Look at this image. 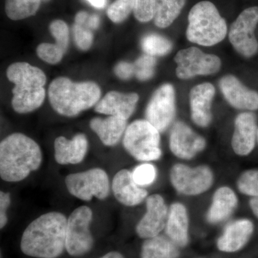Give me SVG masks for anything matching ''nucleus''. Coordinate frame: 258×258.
<instances>
[{
  "instance_id": "obj_1",
  "label": "nucleus",
  "mask_w": 258,
  "mask_h": 258,
  "mask_svg": "<svg viewBox=\"0 0 258 258\" xmlns=\"http://www.w3.org/2000/svg\"><path fill=\"white\" fill-rule=\"evenodd\" d=\"M68 218L58 212L43 214L26 227L20 249L25 255L35 258H57L66 249Z\"/></svg>"
},
{
  "instance_id": "obj_2",
  "label": "nucleus",
  "mask_w": 258,
  "mask_h": 258,
  "mask_svg": "<svg viewBox=\"0 0 258 258\" xmlns=\"http://www.w3.org/2000/svg\"><path fill=\"white\" fill-rule=\"evenodd\" d=\"M42 162L40 146L25 134H10L0 144V176L7 182L23 181Z\"/></svg>"
},
{
  "instance_id": "obj_3",
  "label": "nucleus",
  "mask_w": 258,
  "mask_h": 258,
  "mask_svg": "<svg viewBox=\"0 0 258 258\" xmlns=\"http://www.w3.org/2000/svg\"><path fill=\"white\" fill-rule=\"evenodd\" d=\"M7 76L15 86L12 105L17 113H30L42 106L46 83L43 71L28 62H15L8 67Z\"/></svg>"
},
{
  "instance_id": "obj_4",
  "label": "nucleus",
  "mask_w": 258,
  "mask_h": 258,
  "mask_svg": "<svg viewBox=\"0 0 258 258\" xmlns=\"http://www.w3.org/2000/svg\"><path fill=\"white\" fill-rule=\"evenodd\" d=\"M101 89L94 82L74 83L67 78H57L48 89L51 106L60 115L74 117L98 103Z\"/></svg>"
},
{
  "instance_id": "obj_5",
  "label": "nucleus",
  "mask_w": 258,
  "mask_h": 258,
  "mask_svg": "<svg viewBox=\"0 0 258 258\" xmlns=\"http://www.w3.org/2000/svg\"><path fill=\"white\" fill-rule=\"evenodd\" d=\"M186 35L189 41L203 46H213L227 35L225 20L213 3L203 1L190 10Z\"/></svg>"
},
{
  "instance_id": "obj_6",
  "label": "nucleus",
  "mask_w": 258,
  "mask_h": 258,
  "mask_svg": "<svg viewBox=\"0 0 258 258\" xmlns=\"http://www.w3.org/2000/svg\"><path fill=\"white\" fill-rule=\"evenodd\" d=\"M160 132L147 120H137L127 126L123 146L134 159L152 162L162 157Z\"/></svg>"
},
{
  "instance_id": "obj_7",
  "label": "nucleus",
  "mask_w": 258,
  "mask_h": 258,
  "mask_svg": "<svg viewBox=\"0 0 258 258\" xmlns=\"http://www.w3.org/2000/svg\"><path fill=\"white\" fill-rule=\"evenodd\" d=\"M169 181L176 192L183 196L197 197L211 189L215 174L206 164L191 166L176 163L169 171Z\"/></svg>"
},
{
  "instance_id": "obj_8",
  "label": "nucleus",
  "mask_w": 258,
  "mask_h": 258,
  "mask_svg": "<svg viewBox=\"0 0 258 258\" xmlns=\"http://www.w3.org/2000/svg\"><path fill=\"white\" fill-rule=\"evenodd\" d=\"M93 217L91 208L81 206L68 217L66 249L70 255L81 257L93 248L94 239L91 231Z\"/></svg>"
},
{
  "instance_id": "obj_9",
  "label": "nucleus",
  "mask_w": 258,
  "mask_h": 258,
  "mask_svg": "<svg viewBox=\"0 0 258 258\" xmlns=\"http://www.w3.org/2000/svg\"><path fill=\"white\" fill-rule=\"evenodd\" d=\"M68 191L74 198L90 202L93 198L103 200L110 193V180L106 171L93 168L70 174L64 179Z\"/></svg>"
},
{
  "instance_id": "obj_10",
  "label": "nucleus",
  "mask_w": 258,
  "mask_h": 258,
  "mask_svg": "<svg viewBox=\"0 0 258 258\" xmlns=\"http://www.w3.org/2000/svg\"><path fill=\"white\" fill-rule=\"evenodd\" d=\"M174 60L177 64L176 76L180 79L216 74L222 64L221 60L217 55L205 53L195 47L179 51Z\"/></svg>"
},
{
  "instance_id": "obj_11",
  "label": "nucleus",
  "mask_w": 258,
  "mask_h": 258,
  "mask_svg": "<svg viewBox=\"0 0 258 258\" xmlns=\"http://www.w3.org/2000/svg\"><path fill=\"white\" fill-rule=\"evenodd\" d=\"M258 24V7L243 10L231 25L229 39L240 55L252 57L258 51V42L254 30Z\"/></svg>"
},
{
  "instance_id": "obj_12",
  "label": "nucleus",
  "mask_w": 258,
  "mask_h": 258,
  "mask_svg": "<svg viewBox=\"0 0 258 258\" xmlns=\"http://www.w3.org/2000/svg\"><path fill=\"white\" fill-rule=\"evenodd\" d=\"M176 114L175 92L172 85H162L151 98L146 109V120L159 131L165 132Z\"/></svg>"
},
{
  "instance_id": "obj_13",
  "label": "nucleus",
  "mask_w": 258,
  "mask_h": 258,
  "mask_svg": "<svg viewBox=\"0 0 258 258\" xmlns=\"http://www.w3.org/2000/svg\"><path fill=\"white\" fill-rule=\"evenodd\" d=\"M205 139L182 121L171 127L169 147L173 155L181 160H191L206 148Z\"/></svg>"
},
{
  "instance_id": "obj_14",
  "label": "nucleus",
  "mask_w": 258,
  "mask_h": 258,
  "mask_svg": "<svg viewBox=\"0 0 258 258\" xmlns=\"http://www.w3.org/2000/svg\"><path fill=\"white\" fill-rule=\"evenodd\" d=\"M145 203L146 212L136 226V232L146 240L160 235L165 230L169 207L159 194L149 195Z\"/></svg>"
},
{
  "instance_id": "obj_15",
  "label": "nucleus",
  "mask_w": 258,
  "mask_h": 258,
  "mask_svg": "<svg viewBox=\"0 0 258 258\" xmlns=\"http://www.w3.org/2000/svg\"><path fill=\"white\" fill-rule=\"evenodd\" d=\"M257 125L255 115L252 112H243L237 115L231 146L235 154L246 157L252 153L257 138Z\"/></svg>"
},
{
  "instance_id": "obj_16",
  "label": "nucleus",
  "mask_w": 258,
  "mask_h": 258,
  "mask_svg": "<svg viewBox=\"0 0 258 258\" xmlns=\"http://www.w3.org/2000/svg\"><path fill=\"white\" fill-rule=\"evenodd\" d=\"M112 191L118 203L130 208L140 205L149 196L147 190L134 181L132 171L126 169H120L113 176Z\"/></svg>"
},
{
  "instance_id": "obj_17",
  "label": "nucleus",
  "mask_w": 258,
  "mask_h": 258,
  "mask_svg": "<svg viewBox=\"0 0 258 258\" xmlns=\"http://www.w3.org/2000/svg\"><path fill=\"white\" fill-rule=\"evenodd\" d=\"M254 232L253 222L247 218L237 219L226 225L217 241V247L223 252H237L249 242Z\"/></svg>"
},
{
  "instance_id": "obj_18",
  "label": "nucleus",
  "mask_w": 258,
  "mask_h": 258,
  "mask_svg": "<svg viewBox=\"0 0 258 258\" xmlns=\"http://www.w3.org/2000/svg\"><path fill=\"white\" fill-rule=\"evenodd\" d=\"M220 88L225 99L234 108L248 111L258 109V93L245 87L235 76H224L220 80Z\"/></svg>"
},
{
  "instance_id": "obj_19",
  "label": "nucleus",
  "mask_w": 258,
  "mask_h": 258,
  "mask_svg": "<svg viewBox=\"0 0 258 258\" xmlns=\"http://www.w3.org/2000/svg\"><path fill=\"white\" fill-rule=\"evenodd\" d=\"M239 199L235 190L228 186H221L212 195V201L205 218L210 225H218L226 221L237 210Z\"/></svg>"
},
{
  "instance_id": "obj_20",
  "label": "nucleus",
  "mask_w": 258,
  "mask_h": 258,
  "mask_svg": "<svg viewBox=\"0 0 258 258\" xmlns=\"http://www.w3.org/2000/svg\"><path fill=\"white\" fill-rule=\"evenodd\" d=\"M215 94V87L210 83H202L191 88L189 93L191 118L198 126L206 128L211 123V105Z\"/></svg>"
},
{
  "instance_id": "obj_21",
  "label": "nucleus",
  "mask_w": 258,
  "mask_h": 258,
  "mask_svg": "<svg viewBox=\"0 0 258 258\" xmlns=\"http://www.w3.org/2000/svg\"><path fill=\"white\" fill-rule=\"evenodd\" d=\"M166 235L179 247H185L189 240V215L184 204L175 202L169 207Z\"/></svg>"
},
{
  "instance_id": "obj_22",
  "label": "nucleus",
  "mask_w": 258,
  "mask_h": 258,
  "mask_svg": "<svg viewBox=\"0 0 258 258\" xmlns=\"http://www.w3.org/2000/svg\"><path fill=\"white\" fill-rule=\"evenodd\" d=\"M55 159L61 165L78 164L82 162L87 154L88 141L85 134H78L71 139L59 137L54 142Z\"/></svg>"
},
{
  "instance_id": "obj_23",
  "label": "nucleus",
  "mask_w": 258,
  "mask_h": 258,
  "mask_svg": "<svg viewBox=\"0 0 258 258\" xmlns=\"http://www.w3.org/2000/svg\"><path fill=\"white\" fill-rule=\"evenodd\" d=\"M139 99L137 93L111 91L97 103L95 111L103 114L118 115L128 120L135 111Z\"/></svg>"
},
{
  "instance_id": "obj_24",
  "label": "nucleus",
  "mask_w": 258,
  "mask_h": 258,
  "mask_svg": "<svg viewBox=\"0 0 258 258\" xmlns=\"http://www.w3.org/2000/svg\"><path fill=\"white\" fill-rule=\"evenodd\" d=\"M127 120L118 115L107 118H94L90 122V127L107 147H113L119 142L127 128Z\"/></svg>"
},
{
  "instance_id": "obj_25",
  "label": "nucleus",
  "mask_w": 258,
  "mask_h": 258,
  "mask_svg": "<svg viewBox=\"0 0 258 258\" xmlns=\"http://www.w3.org/2000/svg\"><path fill=\"white\" fill-rule=\"evenodd\" d=\"M179 247L166 236L146 239L141 249V258H179Z\"/></svg>"
},
{
  "instance_id": "obj_26",
  "label": "nucleus",
  "mask_w": 258,
  "mask_h": 258,
  "mask_svg": "<svg viewBox=\"0 0 258 258\" xmlns=\"http://www.w3.org/2000/svg\"><path fill=\"white\" fill-rule=\"evenodd\" d=\"M185 3L186 0H159L154 18L155 25L160 28L170 26L179 16Z\"/></svg>"
},
{
  "instance_id": "obj_27",
  "label": "nucleus",
  "mask_w": 258,
  "mask_h": 258,
  "mask_svg": "<svg viewBox=\"0 0 258 258\" xmlns=\"http://www.w3.org/2000/svg\"><path fill=\"white\" fill-rule=\"evenodd\" d=\"M41 0H6L5 13L13 20H23L36 14Z\"/></svg>"
},
{
  "instance_id": "obj_28",
  "label": "nucleus",
  "mask_w": 258,
  "mask_h": 258,
  "mask_svg": "<svg viewBox=\"0 0 258 258\" xmlns=\"http://www.w3.org/2000/svg\"><path fill=\"white\" fill-rule=\"evenodd\" d=\"M142 47L148 55H165L171 52L172 43L167 38L161 35L150 34L146 35L142 39Z\"/></svg>"
},
{
  "instance_id": "obj_29",
  "label": "nucleus",
  "mask_w": 258,
  "mask_h": 258,
  "mask_svg": "<svg viewBox=\"0 0 258 258\" xmlns=\"http://www.w3.org/2000/svg\"><path fill=\"white\" fill-rule=\"evenodd\" d=\"M236 186L242 195L258 198V169L243 171L237 178Z\"/></svg>"
},
{
  "instance_id": "obj_30",
  "label": "nucleus",
  "mask_w": 258,
  "mask_h": 258,
  "mask_svg": "<svg viewBox=\"0 0 258 258\" xmlns=\"http://www.w3.org/2000/svg\"><path fill=\"white\" fill-rule=\"evenodd\" d=\"M135 182L142 187L154 184L157 179L158 171L155 165L150 162H143L136 166L132 171Z\"/></svg>"
},
{
  "instance_id": "obj_31",
  "label": "nucleus",
  "mask_w": 258,
  "mask_h": 258,
  "mask_svg": "<svg viewBox=\"0 0 258 258\" xmlns=\"http://www.w3.org/2000/svg\"><path fill=\"white\" fill-rule=\"evenodd\" d=\"M136 0H115L107 10V15L112 22L120 23L134 12Z\"/></svg>"
},
{
  "instance_id": "obj_32",
  "label": "nucleus",
  "mask_w": 258,
  "mask_h": 258,
  "mask_svg": "<svg viewBox=\"0 0 258 258\" xmlns=\"http://www.w3.org/2000/svg\"><path fill=\"white\" fill-rule=\"evenodd\" d=\"M159 0H136L134 14L138 21L148 23L155 17Z\"/></svg>"
},
{
  "instance_id": "obj_33",
  "label": "nucleus",
  "mask_w": 258,
  "mask_h": 258,
  "mask_svg": "<svg viewBox=\"0 0 258 258\" xmlns=\"http://www.w3.org/2000/svg\"><path fill=\"white\" fill-rule=\"evenodd\" d=\"M134 64L137 79L140 81H147L154 76L157 60L154 56L145 54L139 57Z\"/></svg>"
},
{
  "instance_id": "obj_34",
  "label": "nucleus",
  "mask_w": 258,
  "mask_h": 258,
  "mask_svg": "<svg viewBox=\"0 0 258 258\" xmlns=\"http://www.w3.org/2000/svg\"><path fill=\"white\" fill-rule=\"evenodd\" d=\"M64 52L56 44L42 43L37 48V54L41 60L47 63L57 64L63 57Z\"/></svg>"
},
{
  "instance_id": "obj_35",
  "label": "nucleus",
  "mask_w": 258,
  "mask_h": 258,
  "mask_svg": "<svg viewBox=\"0 0 258 258\" xmlns=\"http://www.w3.org/2000/svg\"><path fill=\"white\" fill-rule=\"evenodd\" d=\"M50 31L55 38L56 45L66 52L69 43V29L67 24L62 20H55L50 24Z\"/></svg>"
},
{
  "instance_id": "obj_36",
  "label": "nucleus",
  "mask_w": 258,
  "mask_h": 258,
  "mask_svg": "<svg viewBox=\"0 0 258 258\" xmlns=\"http://www.w3.org/2000/svg\"><path fill=\"white\" fill-rule=\"evenodd\" d=\"M73 30H74L76 45L81 50H88L92 45L93 40L92 32L83 27V25H77V24H75Z\"/></svg>"
},
{
  "instance_id": "obj_37",
  "label": "nucleus",
  "mask_w": 258,
  "mask_h": 258,
  "mask_svg": "<svg viewBox=\"0 0 258 258\" xmlns=\"http://www.w3.org/2000/svg\"><path fill=\"white\" fill-rule=\"evenodd\" d=\"M11 203L10 193L0 191V228L3 229L8 222V212Z\"/></svg>"
},
{
  "instance_id": "obj_38",
  "label": "nucleus",
  "mask_w": 258,
  "mask_h": 258,
  "mask_svg": "<svg viewBox=\"0 0 258 258\" xmlns=\"http://www.w3.org/2000/svg\"><path fill=\"white\" fill-rule=\"evenodd\" d=\"M114 71L119 79L128 80L135 74V66L130 62H120L116 64Z\"/></svg>"
},
{
  "instance_id": "obj_39",
  "label": "nucleus",
  "mask_w": 258,
  "mask_h": 258,
  "mask_svg": "<svg viewBox=\"0 0 258 258\" xmlns=\"http://www.w3.org/2000/svg\"><path fill=\"white\" fill-rule=\"evenodd\" d=\"M88 15L86 12H79L76 16V20H75V24L77 25H83L86 23V20H88Z\"/></svg>"
},
{
  "instance_id": "obj_40",
  "label": "nucleus",
  "mask_w": 258,
  "mask_h": 258,
  "mask_svg": "<svg viewBox=\"0 0 258 258\" xmlns=\"http://www.w3.org/2000/svg\"><path fill=\"white\" fill-rule=\"evenodd\" d=\"M249 205L252 213L258 219V198H251L249 202Z\"/></svg>"
},
{
  "instance_id": "obj_41",
  "label": "nucleus",
  "mask_w": 258,
  "mask_h": 258,
  "mask_svg": "<svg viewBox=\"0 0 258 258\" xmlns=\"http://www.w3.org/2000/svg\"><path fill=\"white\" fill-rule=\"evenodd\" d=\"M100 19L98 16L93 15L89 18L88 22V25L90 28L97 29L99 27Z\"/></svg>"
},
{
  "instance_id": "obj_42",
  "label": "nucleus",
  "mask_w": 258,
  "mask_h": 258,
  "mask_svg": "<svg viewBox=\"0 0 258 258\" xmlns=\"http://www.w3.org/2000/svg\"><path fill=\"white\" fill-rule=\"evenodd\" d=\"M88 3L96 8H103L106 5V0H87Z\"/></svg>"
},
{
  "instance_id": "obj_43",
  "label": "nucleus",
  "mask_w": 258,
  "mask_h": 258,
  "mask_svg": "<svg viewBox=\"0 0 258 258\" xmlns=\"http://www.w3.org/2000/svg\"><path fill=\"white\" fill-rule=\"evenodd\" d=\"M98 258H124V257L120 252H116V251H111V252H108V253L105 254L104 255Z\"/></svg>"
},
{
  "instance_id": "obj_44",
  "label": "nucleus",
  "mask_w": 258,
  "mask_h": 258,
  "mask_svg": "<svg viewBox=\"0 0 258 258\" xmlns=\"http://www.w3.org/2000/svg\"><path fill=\"white\" fill-rule=\"evenodd\" d=\"M257 143H258V130H257Z\"/></svg>"
},
{
  "instance_id": "obj_45",
  "label": "nucleus",
  "mask_w": 258,
  "mask_h": 258,
  "mask_svg": "<svg viewBox=\"0 0 258 258\" xmlns=\"http://www.w3.org/2000/svg\"><path fill=\"white\" fill-rule=\"evenodd\" d=\"M44 1H47V0H44Z\"/></svg>"
}]
</instances>
